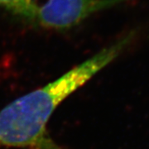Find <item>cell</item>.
I'll use <instances>...</instances> for the list:
<instances>
[{
	"mask_svg": "<svg viewBox=\"0 0 149 149\" xmlns=\"http://www.w3.org/2000/svg\"><path fill=\"white\" fill-rule=\"evenodd\" d=\"M37 4V0H0V9L29 24Z\"/></svg>",
	"mask_w": 149,
	"mask_h": 149,
	"instance_id": "3",
	"label": "cell"
},
{
	"mask_svg": "<svg viewBox=\"0 0 149 149\" xmlns=\"http://www.w3.org/2000/svg\"><path fill=\"white\" fill-rule=\"evenodd\" d=\"M132 0H46L38 3L30 24L49 30H68L93 15Z\"/></svg>",
	"mask_w": 149,
	"mask_h": 149,
	"instance_id": "2",
	"label": "cell"
},
{
	"mask_svg": "<svg viewBox=\"0 0 149 149\" xmlns=\"http://www.w3.org/2000/svg\"><path fill=\"white\" fill-rule=\"evenodd\" d=\"M133 45L123 34L110 45L57 79L11 102L0 110V148L61 149L47 136V125L61 102Z\"/></svg>",
	"mask_w": 149,
	"mask_h": 149,
	"instance_id": "1",
	"label": "cell"
}]
</instances>
